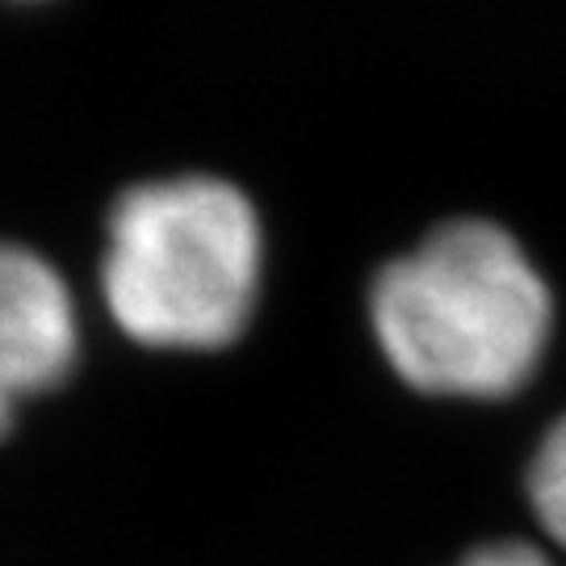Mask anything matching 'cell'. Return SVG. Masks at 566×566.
<instances>
[{"mask_svg": "<svg viewBox=\"0 0 566 566\" xmlns=\"http://www.w3.org/2000/svg\"><path fill=\"white\" fill-rule=\"evenodd\" d=\"M261 294V219L223 177L130 185L109 206L102 298L147 348L210 353L240 340Z\"/></svg>", "mask_w": 566, "mask_h": 566, "instance_id": "obj_2", "label": "cell"}, {"mask_svg": "<svg viewBox=\"0 0 566 566\" xmlns=\"http://www.w3.org/2000/svg\"><path fill=\"white\" fill-rule=\"evenodd\" d=\"M462 566H549V558L528 542H486V546L470 549Z\"/></svg>", "mask_w": 566, "mask_h": 566, "instance_id": "obj_5", "label": "cell"}, {"mask_svg": "<svg viewBox=\"0 0 566 566\" xmlns=\"http://www.w3.org/2000/svg\"><path fill=\"white\" fill-rule=\"evenodd\" d=\"M81 324L60 269L0 240V437L25 395H46L76 369Z\"/></svg>", "mask_w": 566, "mask_h": 566, "instance_id": "obj_3", "label": "cell"}, {"mask_svg": "<svg viewBox=\"0 0 566 566\" xmlns=\"http://www.w3.org/2000/svg\"><path fill=\"white\" fill-rule=\"evenodd\" d=\"M525 486L537 525L546 528L558 546H566V411L563 420L542 437V446L528 462Z\"/></svg>", "mask_w": 566, "mask_h": 566, "instance_id": "obj_4", "label": "cell"}, {"mask_svg": "<svg viewBox=\"0 0 566 566\" xmlns=\"http://www.w3.org/2000/svg\"><path fill=\"white\" fill-rule=\"evenodd\" d=\"M369 324L390 369L437 399H507L537 374L554 294L512 231L449 219L369 285Z\"/></svg>", "mask_w": 566, "mask_h": 566, "instance_id": "obj_1", "label": "cell"}]
</instances>
